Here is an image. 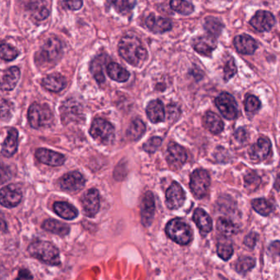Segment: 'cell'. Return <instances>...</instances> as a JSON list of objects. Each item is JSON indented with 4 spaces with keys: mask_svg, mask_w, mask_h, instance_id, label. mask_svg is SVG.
Here are the masks:
<instances>
[{
    "mask_svg": "<svg viewBox=\"0 0 280 280\" xmlns=\"http://www.w3.org/2000/svg\"><path fill=\"white\" fill-rule=\"evenodd\" d=\"M118 53L126 62L134 67H141L148 58L147 50L134 34H127L121 39Z\"/></svg>",
    "mask_w": 280,
    "mask_h": 280,
    "instance_id": "obj_1",
    "label": "cell"
},
{
    "mask_svg": "<svg viewBox=\"0 0 280 280\" xmlns=\"http://www.w3.org/2000/svg\"><path fill=\"white\" fill-rule=\"evenodd\" d=\"M28 253L39 262L49 266L60 265V256L58 249L49 242L36 241L28 247Z\"/></svg>",
    "mask_w": 280,
    "mask_h": 280,
    "instance_id": "obj_2",
    "label": "cell"
},
{
    "mask_svg": "<svg viewBox=\"0 0 280 280\" xmlns=\"http://www.w3.org/2000/svg\"><path fill=\"white\" fill-rule=\"evenodd\" d=\"M27 117L30 127L35 129L46 128L53 123V113L46 104H39L37 103L31 104L28 109Z\"/></svg>",
    "mask_w": 280,
    "mask_h": 280,
    "instance_id": "obj_3",
    "label": "cell"
},
{
    "mask_svg": "<svg viewBox=\"0 0 280 280\" xmlns=\"http://www.w3.org/2000/svg\"><path fill=\"white\" fill-rule=\"evenodd\" d=\"M165 232L169 239L179 245H188L192 240V230L182 219H174L167 224Z\"/></svg>",
    "mask_w": 280,
    "mask_h": 280,
    "instance_id": "obj_4",
    "label": "cell"
},
{
    "mask_svg": "<svg viewBox=\"0 0 280 280\" xmlns=\"http://www.w3.org/2000/svg\"><path fill=\"white\" fill-rule=\"evenodd\" d=\"M90 134L98 143L109 145L114 142L115 129L111 123L104 118H96L90 126Z\"/></svg>",
    "mask_w": 280,
    "mask_h": 280,
    "instance_id": "obj_5",
    "label": "cell"
},
{
    "mask_svg": "<svg viewBox=\"0 0 280 280\" xmlns=\"http://www.w3.org/2000/svg\"><path fill=\"white\" fill-rule=\"evenodd\" d=\"M63 55V45L56 37H50L43 44L39 52L40 63L46 66H53L60 60Z\"/></svg>",
    "mask_w": 280,
    "mask_h": 280,
    "instance_id": "obj_6",
    "label": "cell"
},
{
    "mask_svg": "<svg viewBox=\"0 0 280 280\" xmlns=\"http://www.w3.org/2000/svg\"><path fill=\"white\" fill-rule=\"evenodd\" d=\"M211 186V177L205 169H196L190 179V188L192 194L198 199L206 197Z\"/></svg>",
    "mask_w": 280,
    "mask_h": 280,
    "instance_id": "obj_7",
    "label": "cell"
},
{
    "mask_svg": "<svg viewBox=\"0 0 280 280\" xmlns=\"http://www.w3.org/2000/svg\"><path fill=\"white\" fill-rule=\"evenodd\" d=\"M216 105L220 114L229 120H234L239 115L236 100L229 93L223 92L216 99Z\"/></svg>",
    "mask_w": 280,
    "mask_h": 280,
    "instance_id": "obj_8",
    "label": "cell"
},
{
    "mask_svg": "<svg viewBox=\"0 0 280 280\" xmlns=\"http://www.w3.org/2000/svg\"><path fill=\"white\" fill-rule=\"evenodd\" d=\"M82 211L85 216L89 218L95 217L100 210V193L97 189L91 188L86 191L81 198Z\"/></svg>",
    "mask_w": 280,
    "mask_h": 280,
    "instance_id": "obj_9",
    "label": "cell"
},
{
    "mask_svg": "<svg viewBox=\"0 0 280 280\" xmlns=\"http://www.w3.org/2000/svg\"><path fill=\"white\" fill-rule=\"evenodd\" d=\"M166 159L170 168L179 169L187 161L188 155L183 146L175 142H170L167 150Z\"/></svg>",
    "mask_w": 280,
    "mask_h": 280,
    "instance_id": "obj_10",
    "label": "cell"
},
{
    "mask_svg": "<svg viewBox=\"0 0 280 280\" xmlns=\"http://www.w3.org/2000/svg\"><path fill=\"white\" fill-rule=\"evenodd\" d=\"M86 180L79 172H70L59 179V186L63 191L76 192L85 187Z\"/></svg>",
    "mask_w": 280,
    "mask_h": 280,
    "instance_id": "obj_11",
    "label": "cell"
},
{
    "mask_svg": "<svg viewBox=\"0 0 280 280\" xmlns=\"http://www.w3.org/2000/svg\"><path fill=\"white\" fill-rule=\"evenodd\" d=\"M166 205L170 210H178L186 200L185 192L179 183L174 182L166 191Z\"/></svg>",
    "mask_w": 280,
    "mask_h": 280,
    "instance_id": "obj_12",
    "label": "cell"
},
{
    "mask_svg": "<svg viewBox=\"0 0 280 280\" xmlns=\"http://www.w3.org/2000/svg\"><path fill=\"white\" fill-rule=\"evenodd\" d=\"M275 24L276 18L273 14L264 10H260L257 12L250 21V25L259 32L270 31Z\"/></svg>",
    "mask_w": 280,
    "mask_h": 280,
    "instance_id": "obj_13",
    "label": "cell"
},
{
    "mask_svg": "<svg viewBox=\"0 0 280 280\" xmlns=\"http://www.w3.org/2000/svg\"><path fill=\"white\" fill-rule=\"evenodd\" d=\"M0 202L2 206L7 208H13L18 206L22 199V192L20 188L15 185H7L1 189Z\"/></svg>",
    "mask_w": 280,
    "mask_h": 280,
    "instance_id": "obj_14",
    "label": "cell"
},
{
    "mask_svg": "<svg viewBox=\"0 0 280 280\" xmlns=\"http://www.w3.org/2000/svg\"><path fill=\"white\" fill-rule=\"evenodd\" d=\"M216 37L210 34L198 36L192 40V47L197 53L205 56H211L212 52L217 48Z\"/></svg>",
    "mask_w": 280,
    "mask_h": 280,
    "instance_id": "obj_15",
    "label": "cell"
},
{
    "mask_svg": "<svg viewBox=\"0 0 280 280\" xmlns=\"http://www.w3.org/2000/svg\"><path fill=\"white\" fill-rule=\"evenodd\" d=\"M155 197L152 192H147L144 196L141 206V223L148 228L152 224L155 216Z\"/></svg>",
    "mask_w": 280,
    "mask_h": 280,
    "instance_id": "obj_16",
    "label": "cell"
},
{
    "mask_svg": "<svg viewBox=\"0 0 280 280\" xmlns=\"http://www.w3.org/2000/svg\"><path fill=\"white\" fill-rule=\"evenodd\" d=\"M35 157L39 162L49 165V166H60L66 160L64 155L48 149H38L35 152Z\"/></svg>",
    "mask_w": 280,
    "mask_h": 280,
    "instance_id": "obj_17",
    "label": "cell"
},
{
    "mask_svg": "<svg viewBox=\"0 0 280 280\" xmlns=\"http://www.w3.org/2000/svg\"><path fill=\"white\" fill-rule=\"evenodd\" d=\"M271 151V142L266 137H261L252 146L249 150L251 159L256 161H262L267 159Z\"/></svg>",
    "mask_w": 280,
    "mask_h": 280,
    "instance_id": "obj_18",
    "label": "cell"
},
{
    "mask_svg": "<svg viewBox=\"0 0 280 280\" xmlns=\"http://www.w3.org/2000/svg\"><path fill=\"white\" fill-rule=\"evenodd\" d=\"M234 46L239 53L243 54H253L258 48V44L251 35L243 34L237 35L234 39Z\"/></svg>",
    "mask_w": 280,
    "mask_h": 280,
    "instance_id": "obj_19",
    "label": "cell"
},
{
    "mask_svg": "<svg viewBox=\"0 0 280 280\" xmlns=\"http://www.w3.org/2000/svg\"><path fill=\"white\" fill-rule=\"evenodd\" d=\"M146 25L149 30L155 34H162L167 32L172 29L171 21L169 19L156 16L154 14H151L146 19Z\"/></svg>",
    "mask_w": 280,
    "mask_h": 280,
    "instance_id": "obj_20",
    "label": "cell"
},
{
    "mask_svg": "<svg viewBox=\"0 0 280 280\" xmlns=\"http://www.w3.org/2000/svg\"><path fill=\"white\" fill-rule=\"evenodd\" d=\"M146 114L151 123H161L165 121V106L160 100H152L146 107Z\"/></svg>",
    "mask_w": 280,
    "mask_h": 280,
    "instance_id": "obj_21",
    "label": "cell"
},
{
    "mask_svg": "<svg viewBox=\"0 0 280 280\" xmlns=\"http://www.w3.org/2000/svg\"><path fill=\"white\" fill-rule=\"evenodd\" d=\"M18 147V132L16 128H11L8 131L7 137L2 144V155L5 157H12L17 151Z\"/></svg>",
    "mask_w": 280,
    "mask_h": 280,
    "instance_id": "obj_22",
    "label": "cell"
},
{
    "mask_svg": "<svg viewBox=\"0 0 280 280\" xmlns=\"http://www.w3.org/2000/svg\"><path fill=\"white\" fill-rule=\"evenodd\" d=\"M42 85L44 88L51 92H59L66 87L67 81L63 75L53 73L43 79Z\"/></svg>",
    "mask_w": 280,
    "mask_h": 280,
    "instance_id": "obj_23",
    "label": "cell"
},
{
    "mask_svg": "<svg viewBox=\"0 0 280 280\" xmlns=\"http://www.w3.org/2000/svg\"><path fill=\"white\" fill-rule=\"evenodd\" d=\"M193 220L200 231L203 234H208L212 230L213 223L211 216L201 208H197L193 214Z\"/></svg>",
    "mask_w": 280,
    "mask_h": 280,
    "instance_id": "obj_24",
    "label": "cell"
},
{
    "mask_svg": "<svg viewBox=\"0 0 280 280\" xmlns=\"http://www.w3.org/2000/svg\"><path fill=\"white\" fill-rule=\"evenodd\" d=\"M20 76V69L17 67H11L6 70L2 77V90L7 91L13 90L18 82Z\"/></svg>",
    "mask_w": 280,
    "mask_h": 280,
    "instance_id": "obj_25",
    "label": "cell"
},
{
    "mask_svg": "<svg viewBox=\"0 0 280 280\" xmlns=\"http://www.w3.org/2000/svg\"><path fill=\"white\" fill-rule=\"evenodd\" d=\"M53 211L64 220H72L78 216V211L68 202H57L53 204Z\"/></svg>",
    "mask_w": 280,
    "mask_h": 280,
    "instance_id": "obj_26",
    "label": "cell"
},
{
    "mask_svg": "<svg viewBox=\"0 0 280 280\" xmlns=\"http://www.w3.org/2000/svg\"><path fill=\"white\" fill-rule=\"evenodd\" d=\"M204 124L206 128L213 134H220L222 132L225 124L220 116L213 112L209 111L204 117Z\"/></svg>",
    "mask_w": 280,
    "mask_h": 280,
    "instance_id": "obj_27",
    "label": "cell"
},
{
    "mask_svg": "<svg viewBox=\"0 0 280 280\" xmlns=\"http://www.w3.org/2000/svg\"><path fill=\"white\" fill-rule=\"evenodd\" d=\"M107 58L106 54H101L95 57L90 63V72L99 84H103L105 81L103 66L106 63Z\"/></svg>",
    "mask_w": 280,
    "mask_h": 280,
    "instance_id": "obj_28",
    "label": "cell"
},
{
    "mask_svg": "<svg viewBox=\"0 0 280 280\" xmlns=\"http://www.w3.org/2000/svg\"><path fill=\"white\" fill-rule=\"evenodd\" d=\"M107 73L109 77L118 81V82H125L130 77V73L127 69L122 67L117 63H109L107 65Z\"/></svg>",
    "mask_w": 280,
    "mask_h": 280,
    "instance_id": "obj_29",
    "label": "cell"
},
{
    "mask_svg": "<svg viewBox=\"0 0 280 280\" xmlns=\"http://www.w3.org/2000/svg\"><path fill=\"white\" fill-rule=\"evenodd\" d=\"M42 228L45 231L49 232L51 234L59 235V236H66L69 234L70 228L68 225L64 223L59 222L58 220L49 219L43 223Z\"/></svg>",
    "mask_w": 280,
    "mask_h": 280,
    "instance_id": "obj_30",
    "label": "cell"
},
{
    "mask_svg": "<svg viewBox=\"0 0 280 280\" xmlns=\"http://www.w3.org/2000/svg\"><path fill=\"white\" fill-rule=\"evenodd\" d=\"M146 132V125L140 118H135L132 120L127 130V137L130 141L139 140Z\"/></svg>",
    "mask_w": 280,
    "mask_h": 280,
    "instance_id": "obj_31",
    "label": "cell"
},
{
    "mask_svg": "<svg viewBox=\"0 0 280 280\" xmlns=\"http://www.w3.org/2000/svg\"><path fill=\"white\" fill-rule=\"evenodd\" d=\"M216 228L220 234L225 237L233 236L239 232V227L226 218H220L216 223Z\"/></svg>",
    "mask_w": 280,
    "mask_h": 280,
    "instance_id": "obj_32",
    "label": "cell"
},
{
    "mask_svg": "<svg viewBox=\"0 0 280 280\" xmlns=\"http://www.w3.org/2000/svg\"><path fill=\"white\" fill-rule=\"evenodd\" d=\"M29 7L33 18L37 21H43L49 15V9L44 4V0H36V2H31Z\"/></svg>",
    "mask_w": 280,
    "mask_h": 280,
    "instance_id": "obj_33",
    "label": "cell"
},
{
    "mask_svg": "<svg viewBox=\"0 0 280 280\" xmlns=\"http://www.w3.org/2000/svg\"><path fill=\"white\" fill-rule=\"evenodd\" d=\"M204 27L208 34L217 38L222 32L224 25L219 19L214 16H208L206 18Z\"/></svg>",
    "mask_w": 280,
    "mask_h": 280,
    "instance_id": "obj_34",
    "label": "cell"
},
{
    "mask_svg": "<svg viewBox=\"0 0 280 280\" xmlns=\"http://www.w3.org/2000/svg\"><path fill=\"white\" fill-rule=\"evenodd\" d=\"M170 7L182 15H190L194 12V6L187 0H170Z\"/></svg>",
    "mask_w": 280,
    "mask_h": 280,
    "instance_id": "obj_35",
    "label": "cell"
},
{
    "mask_svg": "<svg viewBox=\"0 0 280 280\" xmlns=\"http://www.w3.org/2000/svg\"><path fill=\"white\" fill-rule=\"evenodd\" d=\"M118 12L127 13L137 4V0H107Z\"/></svg>",
    "mask_w": 280,
    "mask_h": 280,
    "instance_id": "obj_36",
    "label": "cell"
},
{
    "mask_svg": "<svg viewBox=\"0 0 280 280\" xmlns=\"http://www.w3.org/2000/svg\"><path fill=\"white\" fill-rule=\"evenodd\" d=\"M253 207L257 213L263 216H269L273 211L272 205L264 198L253 200Z\"/></svg>",
    "mask_w": 280,
    "mask_h": 280,
    "instance_id": "obj_37",
    "label": "cell"
},
{
    "mask_svg": "<svg viewBox=\"0 0 280 280\" xmlns=\"http://www.w3.org/2000/svg\"><path fill=\"white\" fill-rule=\"evenodd\" d=\"M261 182H262V179L256 172H248V174L244 176V184H245L246 189L250 192H254L257 190L261 185Z\"/></svg>",
    "mask_w": 280,
    "mask_h": 280,
    "instance_id": "obj_38",
    "label": "cell"
},
{
    "mask_svg": "<svg viewBox=\"0 0 280 280\" xmlns=\"http://www.w3.org/2000/svg\"><path fill=\"white\" fill-rule=\"evenodd\" d=\"M217 253L219 257L224 261H229L234 253V248L229 240L220 241L218 243Z\"/></svg>",
    "mask_w": 280,
    "mask_h": 280,
    "instance_id": "obj_39",
    "label": "cell"
},
{
    "mask_svg": "<svg viewBox=\"0 0 280 280\" xmlns=\"http://www.w3.org/2000/svg\"><path fill=\"white\" fill-rule=\"evenodd\" d=\"M256 262L252 257H242L239 258L235 264L236 271L240 274H245L255 267Z\"/></svg>",
    "mask_w": 280,
    "mask_h": 280,
    "instance_id": "obj_40",
    "label": "cell"
},
{
    "mask_svg": "<svg viewBox=\"0 0 280 280\" xmlns=\"http://www.w3.org/2000/svg\"><path fill=\"white\" fill-rule=\"evenodd\" d=\"M1 58L3 60L12 61L19 55V52L16 48L8 44H2L1 45Z\"/></svg>",
    "mask_w": 280,
    "mask_h": 280,
    "instance_id": "obj_41",
    "label": "cell"
},
{
    "mask_svg": "<svg viewBox=\"0 0 280 280\" xmlns=\"http://www.w3.org/2000/svg\"><path fill=\"white\" fill-rule=\"evenodd\" d=\"M244 105H245L246 111H248V113H255L259 110L261 102L257 96L250 95L246 98Z\"/></svg>",
    "mask_w": 280,
    "mask_h": 280,
    "instance_id": "obj_42",
    "label": "cell"
},
{
    "mask_svg": "<svg viewBox=\"0 0 280 280\" xmlns=\"http://www.w3.org/2000/svg\"><path fill=\"white\" fill-rule=\"evenodd\" d=\"M162 144V139L160 137H153L151 139H149L146 141V143L143 145L144 151L146 152L152 154L157 151L158 148L161 146Z\"/></svg>",
    "mask_w": 280,
    "mask_h": 280,
    "instance_id": "obj_43",
    "label": "cell"
},
{
    "mask_svg": "<svg viewBox=\"0 0 280 280\" xmlns=\"http://www.w3.org/2000/svg\"><path fill=\"white\" fill-rule=\"evenodd\" d=\"M237 66L235 64V62H234V59H230V60L228 61L226 64H225V68H224V79H225V81H228L230 80V79L233 77V76H235L237 73Z\"/></svg>",
    "mask_w": 280,
    "mask_h": 280,
    "instance_id": "obj_44",
    "label": "cell"
},
{
    "mask_svg": "<svg viewBox=\"0 0 280 280\" xmlns=\"http://www.w3.org/2000/svg\"><path fill=\"white\" fill-rule=\"evenodd\" d=\"M180 109L177 104H169V106H168V116H169V121L177 120L180 116Z\"/></svg>",
    "mask_w": 280,
    "mask_h": 280,
    "instance_id": "obj_45",
    "label": "cell"
},
{
    "mask_svg": "<svg viewBox=\"0 0 280 280\" xmlns=\"http://www.w3.org/2000/svg\"><path fill=\"white\" fill-rule=\"evenodd\" d=\"M259 239V236L257 233H250L248 234V236L245 237L244 239V244H245L248 248H253L256 244H257V240Z\"/></svg>",
    "mask_w": 280,
    "mask_h": 280,
    "instance_id": "obj_46",
    "label": "cell"
},
{
    "mask_svg": "<svg viewBox=\"0 0 280 280\" xmlns=\"http://www.w3.org/2000/svg\"><path fill=\"white\" fill-rule=\"evenodd\" d=\"M65 4L70 10L76 11L82 7L83 0H65Z\"/></svg>",
    "mask_w": 280,
    "mask_h": 280,
    "instance_id": "obj_47",
    "label": "cell"
},
{
    "mask_svg": "<svg viewBox=\"0 0 280 280\" xmlns=\"http://www.w3.org/2000/svg\"><path fill=\"white\" fill-rule=\"evenodd\" d=\"M12 109V104L7 100H2V119L4 120L6 116H10V112Z\"/></svg>",
    "mask_w": 280,
    "mask_h": 280,
    "instance_id": "obj_48",
    "label": "cell"
},
{
    "mask_svg": "<svg viewBox=\"0 0 280 280\" xmlns=\"http://www.w3.org/2000/svg\"><path fill=\"white\" fill-rule=\"evenodd\" d=\"M269 251H270V253L274 255V256L280 255V242L276 241L271 243L270 247H269Z\"/></svg>",
    "mask_w": 280,
    "mask_h": 280,
    "instance_id": "obj_49",
    "label": "cell"
},
{
    "mask_svg": "<svg viewBox=\"0 0 280 280\" xmlns=\"http://www.w3.org/2000/svg\"><path fill=\"white\" fill-rule=\"evenodd\" d=\"M235 138L239 141H244L247 139V132L243 128H239L234 133Z\"/></svg>",
    "mask_w": 280,
    "mask_h": 280,
    "instance_id": "obj_50",
    "label": "cell"
},
{
    "mask_svg": "<svg viewBox=\"0 0 280 280\" xmlns=\"http://www.w3.org/2000/svg\"><path fill=\"white\" fill-rule=\"evenodd\" d=\"M33 276L30 275L29 271H26V270H21L20 272H19L18 277L17 279H20V280H27V279H32Z\"/></svg>",
    "mask_w": 280,
    "mask_h": 280,
    "instance_id": "obj_51",
    "label": "cell"
},
{
    "mask_svg": "<svg viewBox=\"0 0 280 280\" xmlns=\"http://www.w3.org/2000/svg\"><path fill=\"white\" fill-rule=\"evenodd\" d=\"M275 188L278 191H280V175H279L276 178V183H275Z\"/></svg>",
    "mask_w": 280,
    "mask_h": 280,
    "instance_id": "obj_52",
    "label": "cell"
}]
</instances>
